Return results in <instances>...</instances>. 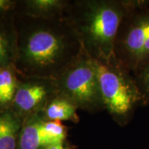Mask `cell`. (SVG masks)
Here are the masks:
<instances>
[{
	"label": "cell",
	"instance_id": "obj_13",
	"mask_svg": "<svg viewBox=\"0 0 149 149\" xmlns=\"http://www.w3.org/2000/svg\"><path fill=\"white\" fill-rule=\"evenodd\" d=\"M44 129L52 138L57 143L63 142L66 139L68 128L59 121H44Z\"/></svg>",
	"mask_w": 149,
	"mask_h": 149
},
{
	"label": "cell",
	"instance_id": "obj_6",
	"mask_svg": "<svg viewBox=\"0 0 149 149\" xmlns=\"http://www.w3.org/2000/svg\"><path fill=\"white\" fill-rule=\"evenodd\" d=\"M18 76L17 88L10 109L24 120L42 111L59 95L57 79L19 73Z\"/></svg>",
	"mask_w": 149,
	"mask_h": 149
},
{
	"label": "cell",
	"instance_id": "obj_1",
	"mask_svg": "<svg viewBox=\"0 0 149 149\" xmlns=\"http://www.w3.org/2000/svg\"><path fill=\"white\" fill-rule=\"evenodd\" d=\"M17 53L14 66L24 76L57 79L84 51L64 17L35 18L15 14Z\"/></svg>",
	"mask_w": 149,
	"mask_h": 149
},
{
	"label": "cell",
	"instance_id": "obj_17",
	"mask_svg": "<svg viewBox=\"0 0 149 149\" xmlns=\"http://www.w3.org/2000/svg\"><path fill=\"white\" fill-rule=\"evenodd\" d=\"M0 67H1V66H0Z\"/></svg>",
	"mask_w": 149,
	"mask_h": 149
},
{
	"label": "cell",
	"instance_id": "obj_5",
	"mask_svg": "<svg viewBox=\"0 0 149 149\" xmlns=\"http://www.w3.org/2000/svg\"><path fill=\"white\" fill-rule=\"evenodd\" d=\"M59 93L78 109L91 113L105 110L99 82L96 60L84 51L57 79Z\"/></svg>",
	"mask_w": 149,
	"mask_h": 149
},
{
	"label": "cell",
	"instance_id": "obj_2",
	"mask_svg": "<svg viewBox=\"0 0 149 149\" xmlns=\"http://www.w3.org/2000/svg\"><path fill=\"white\" fill-rule=\"evenodd\" d=\"M130 0H69L63 17L79 37L84 51L100 63L115 55L117 32Z\"/></svg>",
	"mask_w": 149,
	"mask_h": 149
},
{
	"label": "cell",
	"instance_id": "obj_12",
	"mask_svg": "<svg viewBox=\"0 0 149 149\" xmlns=\"http://www.w3.org/2000/svg\"><path fill=\"white\" fill-rule=\"evenodd\" d=\"M18 79V72L14 65L0 67V111L11 108Z\"/></svg>",
	"mask_w": 149,
	"mask_h": 149
},
{
	"label": "cell",
	"instance_id": "obj_10",
	"mask_svg": "<svg viewBox=\"0 0 149 149\" xmlns=\"http://www.w3.org/2000/svg\"><path fill=\"white\" fill-rule=\"evenodd\" d=\"M77 110L73 102L59 93L38 113L45 121H69L77 123L79 121Z\"/></svg>",
	"mask_w": 149,
	"mask_h": 149
},
{
	"label": "cell",
	"instance_id": "obj_3",
	"mask_svg": "<svg viewBox=\"0 0 149 149\" xmlns=\"http://www.w3.org/2000/svg\"><path fill=\"white\" fill-rule=\"evenodd\" d=\"M96 64L104 109L119 125H127L137 109L146 106L135 76L115 55Z\"/></svg>",
	"mask_w": 149,
	"mask_h": 149
},
{
	"label": "cell",
	"instance_id": "obj_9",
	"mask_svg": "<svg viewBox=\"0 0 149 149\" xmlns=\"http://www.w3.org/2000/svg\"><path fill=\"white\" fill-rule=\"evenodd\" d=\"M17 53L15 14L0 17V66L14 65Z\"/></svg>",
	"mask_w": 149,
	"mask_h": 149
},
{
	"label": "cell",
	"instance_id": "obj_16",
	"mask_svg": "<svg viewBox=\"0 0 149 149\" xmlns=\"http://www.w3.org/2000/svg\"><path fill=\"white\" fill-rule=\"evenodd\" d=\"M43 149H72V147L67 144L65 141L63 142L57 143V144L49 145Z\"/></svg>",
	"mask_w": 149,
	"mask_h": 149
},
{
	"label": "cell",
	"instance_id": "obj_4",
	"mask_svg": "<svg viewBox=\"0 0 149 149\" xmlns=\"http://www.w3.org/2000/svg\"><path fill=\"white\" fill-rule=\"evenodd\" d=\"M114 53L133 74L149 61V0H130L115 39Z\"/></svg>",
	"mask_w": 149,
	"mask_h": 149
},
{
	"label": "cell",
	"instance_id": "obj_11",
	"mask_svg": "<svg viewBox=\"0 0 149 149\" xmlns=\"http://www.w3.org/2000/svg\"><path fill=\"white\" fill-rule=\"evenodd\" d=\"M24 121L11 109L0 111V149H17Z\"/></svg>",
	"mask_w": 149,
	"mask_h": 149
},
{
	"label": "cell",
	"instance_id": "obj_8",
	"mask_svg": "<svg viewBox=\"0 0 149 149\" xmlns=\"http://www.w3.org/2000/svg\"><path fill=\"white\" fill-rule=\"evenodd\" d=\"M69 0H17L15 14L35 18L63 17Z\"/></svg>",
	"mask_w": 149,
	"mask_h": 149
},
{
	"label": "cell",
	"instance_id": "obj_15",
	"mask_svg": "<svg viewBox=\"0 0 149 149\" xmlns=\"http://www.w3.org/2000/svg\"><path fill=\"white\" fill-rule=\"evenodd\" d=\"M17 0H0V17L15 14Z\"/></svg>",
	"mask_w": 149,
	"mask_h": 149
},
{
	"label": "cell",
	"instance_id": "obj_7",
	"mask_svg": "<svg viewBox=\"0 0 149 149\" xmlns=\"http://www.w3.org/2000/svg\"><path fill=\"white\" fill-rule=\"evenodd\" d=\"M44 121L38 113L24 120L17 149H43L49 145L57 144L44 129Z\"/></svg>",
	"mask_w": 149,
	"mask_h": 149
},
{
	"label": "cell",
	"instance_id": "obj_14",
	"mask_svg": "<svg viewBox=\"0 0 149 149\" xmlns=\"http://www.w3.org/2000/svg\"><path fill=\"white\" fill-rule=\"evenodd\" d=\"M144 96L146 105H149V61L133 74Z\"/></svg>",
	"mask_w": 149,
	"mask_h": 149
}]
</instances>
